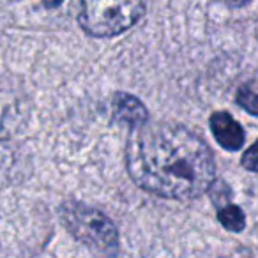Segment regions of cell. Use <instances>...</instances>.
I'll return each instance as SVG.
<instances>
[{
    "label": "cell",
    "instance_id": "1",
    "mask_svg": "<svg viewBox=\"0 0 258 258\" xmlns=\"http://www.w3.org/2000/svg\"><path fill=\"white\" fill-rule=\"evenodd\" d=\"M125 166L142 189L170 200L197 198L216 180L209 145L175 122H154L135 129L125 145Z\"/></svg>",
    "mask_w": 258,
    "mask_h": 258
},
{
    "label": "cell",
    "instance_id": "2",
    "mask_svg": "<svg viewBox=\"0 0 258 258\" xmlns=\"http://www.w3.org/2000/svg\"><path fill=\"white\" fill-rule=\"evenodd\" d=\"M60 219L76 240L85 244L101 258H113L118 251V232L115 223L94 207L80 202H64Z\"/></svg>",
    "mask_w": 258,
    "mask_h": 258
},
{
    "label": "cell",
    "instance_id": "3",
    "mask_svg": "<svg viewBox=\"0 0 258 258\" xmlns=\"http://www.w3.org/2000/svg\"><path fill=\"white\" fill-rule=\"evenodd\" d=\"M147 0H80V27L92 37H113L137 25Z\"/></svg>",
    "mask_w": 258,
    "mask_h": 258
},
{
    "label": "cell",
    "instance_id": "4",
    "mask_svg": "<svg viewBox=\"0 0 258 258\" xmlns=\"http://www.w3.org/2000/svg\"><path fill=\"white\" fill-rule=\"evenodd\" d=\"M111 113H113L115 120L129 125L131 129L142 127L144 124H147L149 118V111L144 106V103L138 97H135L133 94L127 92L113 94V97H111Z\"/></svg>",
    "mask_w": 258,
    "mask_h": 258
},
{
    "label": "cell",
    "instance_id": "5",
    "mask_svg": "<svg viewBox=\"0 0 258 258\" xmlns=\"http://www.w3.org/2000/svg\"><path fill=\"white\" fill-rule=\"evenodd\" d=\"M211 129L216 142L226 151H239L244 145L246 135L240 124L226 111H216L211 117Z\"/></svg>",
    "mask_w": 258,
    "mask_h": 258
},
{
    "label": "cell",
    "instance_id": "6",
    "mask_svg": "<svg viewBox=\"0 0 258 258\" xmlns=\"http://www.w3.org/2000/svg\"><path fill=\"white\" fill-rule=\"evenodd\" d=\"M218 219L230 232H242L244 226H246V216H244V212L240 211V207L230 204V202H226V204L218 207Z\"/></svg>",
    "mask_w": 258,
    "mask_h": 258
},
{
    "label": "cell",
    "instance_id": "7",
    "mask_svg": "<svg viewBox=\"0 0 258 258\" xmlns=\"http://www.w3.org/2000/svg\"><path fill=\"white\" fill-rule=\"evenodd\" d=\"M237 103L251 115H258V94L249 89H240L237 92Z\"/></svg>",
    "mask_w": 258,
    "mask_h": 258
},
{
    "label": "cell",
    "instance_id": "8",
    "mask_svg": "<svg viewBox=\"0 0 258 258\" xmlns=\"http://www.w3.org/2000/svg\"><path fill=\"white\" fill-rule=\"evenodd\" d=\"M242 166L249 172H258V140L244 152L242 156Z\"/></svg>",
    "mask_w": 258,
    "mask_h": 258
},
{
    "label": "cell",
    "instance_id": "9",
    "mask_svg": "<svg viewBox=\"0 0 258 258\" xmlns=\"http://www.w3.org/2000/svg\"><path fill=\"white\" fill-rule=\"evenodd\" d=\"M43 2H44V8L55 9V8H58V6H60L64 0H43Z\"/></svg>",
    "mask_w": 258,
    "mask_h": 258
},
{
    "label": "cell",
    "instance_id": "10",
    "mask_svg": "<svg viewBox=\"0 0 258 258\" xmlns=\"http://www.w3.org/2000/svg\"><path fill=\"white\" fill-rule=\"evenodd\" d=\"M247 2H249V0H230V4L235 6V8H240V6L247 4Z\"/></svg>",
    "mask_w": 258,
    "mask_h": 258
}]
</instances>
